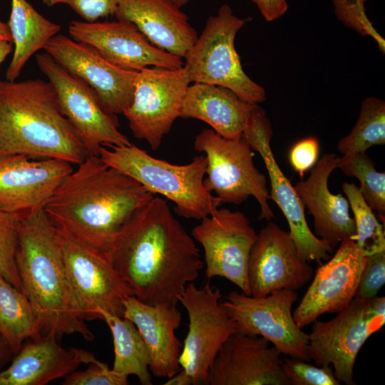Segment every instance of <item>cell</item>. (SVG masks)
Instances as JSON below:
<instances>
[{
  "label": "cell",
  "mask_w": 385,
  "mask_h": 385,
  "mask_svg": "<svg viewBox=\"0 0 385 385\" xmlns=\"http://www.w3.org/2000/svg\"><path fill=\"white\" fill-rule=\"evenodd\" d=\"M106 256L133 296L151 305L177 306L204 265L192 235L155 196L133 215Z\"/></svg>",
  "instance_id": "obj_1"
},
{
  "label": "cell",
  "mask_w": 385,
  "mask_h": 385,
  "mask_svg": "<svg viewBox=\"0 0 385 385\" xmlns=\"http://www.w3.org/2000/svg\"><path fill=\"white\" fill-rule=\"evenodd\" d=\"M77 165L43 210L57 229L106 255L155 194L99 155H88Z\"/></svg>",
  "instance_id": "obj_2"
},
{
  "label": "cell",
  "mask_w": 385,
  "mask_h": 385,
  "mask_svg": "<svg viewBox=\"0 0 385 385\" xmlns=\"http://www.w3.org/2000/svg\"><path fill=\"white\" fill-rule=\"evenodd\" d=\"M16 262L42 337L78 334L93 340L76 304L57 230L43 210L19 220Z\"/></svg>",
  "instance_id": "obj_3"
},
{
  "label": "cell",
  "mask_w": 385,
  "mask_h": 385,
  "mask_svg": "<svg viewBox=\"0 0 385 385\" xmlns=\"http://www.w3.org/2000/svg\"><path fill=\"white\" fill-rule=\"evenodd\" d=\"M24 155L78 165L88 153L61 113L49 81H0V157Z\"/></svg>",
  "instance_id": "obj_4"
},
{
  "label": "cell",
  "mask_w": 385,
  "mask_h": 385,
  "mask_svg": "<svg viewBox=\"0 0 385 385\" xmlns=\"http://www.w3.org/2000/svg\"><path fill=\"white\" fill-rule=\"evenodd\" d=\"M100 158L133 178L153 194L172 201L175 212L188 219L202 220L210 215L221 201L204 186L207 158L195 156L185 165L170 163L151 156L133 144L101 147Z\"/></svg>",
  "instance_id": "obj_5"
},
{
  "label": "cell",
  "mask_w": 385,
  "mask_h": 385,
  "mask_svg": "<svg viewBox=\"0 0 385 385\" xmlns=\"http://www.w3.org/2000/svg\"><path fill=\"white\" fill-rule=\"evenodd\" d=\"M246 20L235 16L223 4L205 26L184 58L190 82L227 88L252 104L265 101L263 87L253 81L242 68L235 38Z\"/></svg>",
  "instance_id": "obj_6"
},
{
  "label": "cell",
  "mask_w": 385,
  "mask_h": 385,
  "mask_svg": "<svg viewBox=\"0 0 385 385\" xmlns=\"http://www.w3.org/2000/svg\"><path fill=\"white\" fill-rule=\"evenodd\" d=\"M220 290L207 283L188 284L179 302L189 318L188 332L180 356L181 370L165 385L208 384L210 369L222 346L234 333L235 323L222 305Z\"/></svg>",
  "instance_id": "obj_7"
},
{
  "label": "cell",
  "mask_w": 385,
  "mask_h": 385,
  "mask_svg": "<svg viewBox=\"0 0 385 385\" xmlns=\"http://www.w3.org/2000/svg\"><path fill=\"white\" fill-rule=\"evenodd\" d=\"M194 149L207 158L206 190L221 202L240 205L250 196L260 207L259 220L274 217L270 205L267 180L255 165L253 150L242 137L224 138L211 128L202 130L195 137Z\"/></svg>",
  "instance_id": "obj_8"
},
{
  "label": "cell",
  "mask_w": 385,
  "mask_h": 385,
  "mask_svg": "<svg viewBox=\"0 0 385 385\" xmlns=\"http://www.w3.org/2000/svg\"><path fill=\"white\" fill-rule=\"evenodd\" d=\"M330 320H316L308 334L307 353L315 364L331 365L336 378L355 385L354 368L366 340L385 323V297L354 298Z\"/></svg>",
  "instance_id": "obj_9"
},
{
  "label": "cell",
  "mask_w": 385,
  "mask_h": 385,
  "mask_svg": "<svg viewBox=\"0 0 385 385\" xmlns=\"http://www.w3.org/2000/svg\"><path fill=\"white\" fill-rule=\"evenodd\" d=\"M56 230L81 317L83 320L101 319L102 312L123 317V302L133 294L106 255Z\"/></svg>",
  "instance_id": "obj_10"
},
{
  "label": "cell",
  "mask_w": 385,
  "mask_h": 385,
  "mask_svg": "<svg viewBox=\"0 0 385 385\" xmlns=\"http://www.w3.org/2000/svg\"><path fill=\"white\" fill-rule=\"evenodd\" d=\"M190 81L184 66L147 67L137 72L133 99L123 112L133 135L145 140L153 150L180 117Z\"/></svg>",
  "instance_id": "obj_11"
},
{
  "label": "cell",
  "mask_w": 385,
  "mask_h": 385,
  "mask_svg": "<svg viewBox=\"0 0 385 385\" xmlns=\"http://www.w3.org/2000/svg\"><path fill=\"white\" fill-rule=\"evenodd\" d=\"M295 290L277 289L264 297L232 291L220 301L235 323L237 332L265 338L282 354L309 361L308 334L296 323Z\"/></svg>",
  "instance_id": "obj_12"
},
{
  "label": "cell",
  "mask_w": 385,
  "mask_h": 385,
  "mask_svg": "<svg viewBox=\"0 0 385 385\" xmlns=\"http://www.w3.org/2000/svg\"><path fill=\"white\" fill-rule=\"evenodd\" d=\"M36 59L39 69L54 88L61 113L78 133L88 155H99L101 147L132 144L118 130L115 116L103 110L84 81L46 52L36 54Z\"/></svg>",
  "instance_id": "obj_13"
},
{
  "label": "cell",
  "mask_w": 385,
  "mask_h": 385,
  "mask_svg": "<svg viewBox=\"0 0 385 385\" xmlns=\"http://www.w3.org/2000/svg\"><path fill=\"white\" fill-rule=\"evenodd\" d=\"M200 220L191 235L203 249L207 278L225 277L250 295L247 267L257 233L250 220L242 212L219 207Z\"/></svg>",
  "instance_id": "obj_14"
},
{
  "label": "cell",
  "mask_w": 385,
  "mask_h": 385,
  "mask_svg": "<svg viewBox=\"0 0 385 385\" xmlns=\"http://www.w3.org/2000/svg\"><path fill=\"white\" fill-rule=\"evenodd\" d=\"M272 130L265 111L256 104L242 137L252 150L262 158L269 174L270 199L284 214L289 227V235L303 259L319 265L328 260L334 252L326 242L310 230L305 217L304 206L294 187L279 167L270 145Z\"/></svg>",
  "instance_id": "obj_15"
},
{
  "label": "cell",
  "mask_w": 385,
  "mask_h": 385,
  "mask_svg": "<svg viewBox=\"0 0 385 385\" xmlns=\"http://www.w3.org/2000/svg\"><path fill=\"white\" fill-rule=\"evenodd\" d=\"M70 73L84 81L109 115L123 113L130 106L138 71L121 68L91 46L56 34L43 48Z\"/></svg>",
  "instance_id": "obj_16"
},
{
  "label": "cell",
  "mask_w": 385,
  "mask_h": 385,
  "mask_svg": "<svg viewBox=\"0 0 385 385\" xmlns=\"http://www.w3.org/2000/svg\"><path fill=\"white\" fill-rule=\"evenodd\" d=\"M73 170V164L57 158L24 155L0 157V210L19 220L44 210Z\"/></svg>",
  "instance_id": "obj_17"
},
{
  "label": "cell",
  "mask_w": 385,
  "mask_h": 385,
  "mask_svg": "<svg viewBox=\"0 0 385 385\" xmlns=\"http://www.w3.org/2000/svg\"><path fill=\"white\" fill-rule=\"evenodd\" d=\"M365 259L354 240L340 242L334 255L318 267L293 312L300 328L313 323L322 314L338 313L348 306L355 297Z\"/></svg>",
  "instance_id": "obj_18"
},
{
  "label": "cell",
  "mask_w": 385,
  "mask_h": 385,
  "mask_svg": "<svg viewBox=\"0 0 385 385\" xmlns=\"http://www.w3.org/2000/svg\"><path fill=\"white\" fill-rule=\"evenodd\" d=\"M299 253L289 232L270 221L257 233L247 267L250 295L277 289L297 290L312 279L314 270Z\"/></svg>",
  "instance_id": "obj_19"
},
{
  "label": "cell",
  "mask_w": 385,
  "mask_h": 385,
  "mask_svg": "<svg viewBox=\"0 0 385 385\" xmlns=\"http://www.w3.org/2000/svg\"><path fill=\"white\" fill-rule=\"evenodd\" d=\"M72 38L98 52L114 65L139 71L147 67L178 68L183 58L152 44L132 22L72 21L68 26Z\"/></svg>",
  "instance_id": "obj_20"
},
{
  "label": "cell",
  "mask_w": 385,
  "mask_h": 385,
  "mask_svg": "<svg viewBox=\"0 0 385 385\" xmlns=\"http://www.w3.org/2000/svg\"><path fill=\"white\" fill-rule=\"evenodd\" d=\"M282 354L265 338L235 332L218 351L210 385H289Z\"/></svg>",
  "instance_id": "obj_21"
},
{
  "label": "cell",
  "mask_w": 385,
  "mask_h": 385,
  "mask_svg": "<svg viewBox=\"0 0 385 385\" xmlns=\"http://www.w3.org/2000/svg\"><path fill=\"white\" fill-rule=\"evenodd\" d=\"M339 160L334 153H326L310 169L309 176L296 184L294 189L304 207L313 217L314 235L332 249L346 239L354 240L356 227L349 213V203L341 194L334 195L328 186L329 178Z\"/></svg>",
  "instance_id": "obj_22"
},
{
  "label": "cell",
  "mask_w": 385,
  "mask_h": 385,
  "mask_svg": "<svg viewBox=\"0 0 385 385\" xmlns=\"http://www.w3.org/2000/svg\"><path fill=\"white\" fill-rule=\"evenodd\" d=\"M123 317L133 322L150 356V371L155 377L171 378L181 370L182 344L175 335L182 314L177 306L148 304L135 296L123 302Z\"/></svg>",
  "instance_id": "obj_23"
},
{
  "label": "cell",
  "mask_w": 385,
  "mask_h": 385,
  "mask_svg": "<svg viewBox=\"0 0 385 385\" xmlns=\"http://www.w3.org/2000/svg\"><path fill=\"white\" fill-rule=\"evenodd\" d=\"M115 16L135 24L154 46L182 58L198 37L172 0H118Z\"/></svg>",
  "instance_id": "obj_24"
},
{
  "label": "cell",
  "mask_w": 385,
  "mask_h": 385,
  "mask_svg": "<svg viewBox=\"0 0 385 385\" xmlns=\"http://www.w3.org/2000/svg\"><path fill=\"white\" fill-rule=\"evenodd\" d=\"M98 361L90 351L66 349L57 338L41 337L23 344L9 366L0 371V385H44Z\"/></svg>",
  "instance_id": "obj_25"
},
{
  "label": "cell",
  "mask_w": 385,
  "mask_h": 385,
  "mask_svg": "<svg viewBox=\"0 0 385 385\" xmlns=\"http://www.w3.org/2000/svg\"><path fill=\"white\" fill-rule=\"evenodd\" d=\"M255 105L227 88L193 83L188 88L180 117L200 120L220 135L237 139L242 137Z\"/></svg>",
  "instance_id": "obj_26"
},
{
  "label": "cell",
  "mask_w": 385,
  "mask_h": 385,
  "mask_svg": "<svg viewBox=\"0 0 385 385\" xmlns=\"http://www.w3.org/2000/svg\"><path fill=\"white\" fill-rule=\"evenodd\" d=\"M14 44L6 80L14 81L29 58L61 30V26L40 14L26 0H11L8 23Z\"/></svg>",
  "instance_id": "obj_27"
},
{
  "label": "cell",
  "mask_w": 385,
  "mask_h": 385,
  "mask_svg": "<svg viewBox=\"0 0 385 385\" xmlns=\"http://www.w3.org/2000/svg\"><path fill=\"white\" fill-rule=\"evenodd\" d=\"M101 319L108 325L113 339L115 357L112 369L127 377L137 376L143 385H151L150 356L133 322L106 312H101Z\"/></svg>",
  "instance_id": "obj_28"
},
{
  "label": "cell",
  "mask_w": 385,
  "mask_h": 385,
  "mask_svg": "<svg viewBox=\"0 0 385 385\" xmlns=\"http://www.w3.org/2000/svg\"><path fill=\"white\" fill-rule=\"evenodd\" d=\"M0 334L14 354L26 339L37 340L42 337L29 299L1 274Z\"/></svg>",
  "instance_id": "obj_29"
},
{
  "label": "cell",
  "mask_w": 385,
  "mask_h": 385,
  "mask_svg": "<svg viewBox=\"0 0 385 385\" xmlns=\"http://www.w3.org/2000/svg\"><path fill=\"white\" fill-rule=\"evenodd\" d=\"M385 143V102L375 97L362 101L360 113L351 131L337 143L343 155L366 152L375 145Z\"/></svg>",
  "instance_id": "obj_30"
},
{
  "label": "cell",
  "mask_w": 385,
  "mask_h": 385,
  "mask_svg": "<svg viewBox=\"0 0 385 385\" xmlns=\"http://www.w3.org/2000/svg\"><path fill=\"white\" fill-rule=\"evenodd\" d=\"M337 168L359 181L358 188L364 200L384 222L385 173L377 171L375 163L366 152L343 155L339 158Z\"/></svg>",
  "instance_id": "obj_31"
},
{
  "label": "cell",
  "mask_w": 385,
  "mask_h": 385,
  "mask_svg": "<svg viewBox=\"0 0 385 385\" xmlns=\"http://www.w3.org/2000/svg\"><path fill=\"white\" fill-rule=\"evenodd\" d=\"M342 190L354 213L356 227L354 241L365 255L385 250L384 225L375 217L354 183H344Z\"/></svg>",
  "instance_id": "obj_32"
},
{
  "label": "cell",
  "mask_w": 385,
  "mask_h": 385,
  "mask_svg": "<svg viewBox=\"0 0 385 385\" xmlns=\"http://www.w3.org/2000/svg\"><path fill=\"white\" fill-rule=\"evenodd\" d=\"M19 223L17 217L0 210V274L21 291L16 262Z\"/></svg>",
  "instance_id": "obj_33"
},
{
  "label": "cell",
  "mask_w": 385,
  "mask_h": 385,
  "mask_svg": "<svg viewBox=\"0 0 385 385\" xmlns=\"http://www.w3.org/2000/svg\"><path fill=\"white\" fill-rule=\"evenodd\" d=\"M298 358L283 359V371L289 385H340L331 365H317Z\"/></svg>",
  "instance_id": "obj_34"
},
{
  "label": "cell",
  "mask_w": 385,
  "mask_h": 385,
  "mask_svg": "<svg viewBox=\"0 0 385 385\" xmlns=\"http://www.w3.org/2000/svg\"><path fill=\"white\" fill-rule=\"evenodd\" d=\"M385 283V250L366 256L354 298L370 299L377 296Z\"/></svg>",
  "instance_id": "obj_35"
},
{
  "label": "cell",
  "mask_w": 385,
  "mask_h": 385,
  "mask_svg": "<svg viewBox=\"0 0 385 385\" xmlns=\"http://www.w3.org/2000/svg\"><path fill=\"white\" fill-rule=\"evenodd\" d=\"M83 371H74L64 377L63 385H127L125 376L101 361L88 364Z\"/></svg>",
  "instance_id": "obj_36"
},
{
  "label": "cell",
  "mask_w": 385,
  "mask_h": 385,
  "mask_svg": "<svg viewBox=\"0 0 385 385\" xmlns=\"http://www.w3.org/2000/svg\"><path fill=\"white\" fill-rule=\"evenodd\" d=\"M48 6L63 4L69 6L85 21L115 15L118 0H42Z\"/></svg>",
  "instance_id": "obj_37"
},
{
  "label": "cell",
  "mask_w": 385,
  "mask_h": 385,
  "mask_svg": "<svg viewBox=\"0 0 385 385\" xmlns=\"http://www.w3.org/2000/svg\"><path fill=\"white\" fill-rule=\"evenodd\" d=\"M365 1L366 0H334L336 14L349 26L354 27L359 31H367L369 34L372 33L380 47L384 50V41L376 33L366 16L364 6Z\"/></svg>",
  "instance_id": "obj_38"
},
{
  "label": "cell",
  "mask_w": 385,
  "mask_h": 385,
  "mask_svg": "<svg viewBox=\"0 0 385 385\" xmlns=\"http://www.w3.org/2000/svg\"><path fill=\"white\" fill-rule=\"evenodd\" d=\"M319 143L313 136L303 138L291 148L289 160L292 167L300 177L317 163L319 154Z\"/></svg>",
  "instance_id": "obj_39"
},
{
  "label": "cell",
  "mask_w": 385,
  "mask_h": 385,
  "mask_svg": "<svg viewBox=\"0 0 385 385\" xmlns=\"http://www.w3.org/2000/svg\"><path fill=\"white\" fill-rule=\"evenodd\" d=\"M267 21L281 17L288 9L286 0H251Z\"/></svg>",
  "instance_id": "obj_40"
},
{
  "label": "cell",
  "mask_w": 385,
  "mask_h": 385,
  "mask_svg": "<svg viewBox=\"0 0 385 385\" xmlns=\"http://www.w3.org/2000/svg\"><path fill=\"white\" fill-rule=\"evenodd\" d=\"M13 49V42L6 40H0V64Z\"/></svg>",
  "instance_id": "obj_41"
},
{
  "label": "cell",
  "mask_w": 385,
  "mask_h": 385,
  "mask_svg": "<svg viewBox=\"0 0 385 385\" xmlns=\"http://www.w3.org/2000/svg\"><path fill=\"white\" fill-rule=\"evenodd\" d=\"M10 354H12V352L0 334V367L6 361Z\"/></svg>",
  "instance_id": "obj_42"
},
{
  "label": "cell",
  "mask_w": 385,
  "mask_h": 385,
  "mask_svg": "<svg viewBox=\"0 0 385 385\" xmlns=\"http://www.w3.org/2000/svg\"><path fill=\"white\" fill-rule=\"evenodd\" d=\"M0 40H6L12 42V36L8 24L0 21Z\"/></svg>",
  "instance_id": "obj_43"
},
{
  "label": "cell",
  "mask_w": 385,
  "mask_h": 385,
  "mask_svg": "<svg viewBox=\"0 0 385 385\" xmlns=\"http://www.w3.org/2000/svg\"><path fill=\"white\" fill-rule=\"evenodd\" d=\"M172 1L175 4V6L181 9V7L187 4L190 0H172Z\"/></svg>",
  "instance_id": "obj_44"
}]
</instances>
